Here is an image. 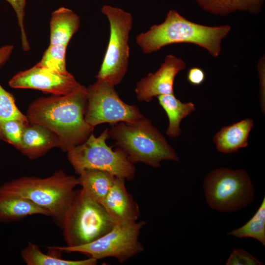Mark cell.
<instances>
[{
  "mask_svg": "<svg viewBox=\"0 0 265 265\" xmlns=\"http://www.w3.org/2000/svg\"><path fill=\"white\" fill-rule=\"evenodd\" d=\"M110 126V137L133 163L142 162L158 168L164 160L179 161L176 152L144 116L133 121H122Z\"/></svg>",
  "mask_w": 265,
  "mask_h": 265,
  "instance_id": "obj_4",
  "label": "cell"
},
{
  "mask_svg": "<svg viewBox=\"0 0 265 265\" xmlns=\"http://www.w3.org/2000/svg\"><path fill=\"white\" fill-rule=\"evenodd\" d=\"M34 214L49 216L46 211L26 198L0 194V222L17 221Z\"/></svg>",
  "mask_w": 265,
  "mask_h": 265,
  "instance_id": "obj_17",
  "label": "cell"
},
{
  "mask_svg": "<svg viewBox=\"0 0 265 265\" xmlns=\"http://www.w3.org/2000/svg\"><path fill=\"white\" fill-rule=\"evenodd\" d=\"M125 181L117 177L101 203L116 224L136 222L140 215L139 206L127 191Z\"/></svg>",
  "mask_w": 265,
  "mask_h": 265,
  "instance_id": "obj_13",
  "label": "cell"
},
{
  "mask_svg": "<svg viewBox=\"0 0 265 265\" xmlns=\"http://www.w3.org/2000/svg\"><path fill=\"white\" fill-rule=\"evenodd\" d=\"M28 123L18 120H9L0 122V140L12 145L18 149L21 143L24 128Z\"/></svg>",
  "mask_w": 265,
  "mask_h": 265,
  "instance_id": "obj_25",
  "label": "cell"
},
{
  "mask_svg": "<svg viewBox=\"0 0 265 265\" xmlns=\"http://www.w3.org/2000/svg\"><path fill=\"white\" fill-rule=\"evenodd\" d=\"M80 25V17L72 10L65 7L55 10L51 14L50 21V44L67 46Z\"/></svg>",
  "mask_w": 265,
  "mask_h": 265,
  "instance_id": "obj_16",
  "label": "cell"
},
{
  "mask_svg": "<svg viewBox=\"0 0 265 265\" xmlns=\"http://www.w3.org/2000/svg\"><path fill=\"white\" fill-rule=\"evenodd\" d=\"M186 66L181 58L172 54L166 56L156 72L148 74L137 83L135 88L137 99L150 103L155 97L174 93L175 78Z\"/></svg>",
  "mask_w": 265,
  "mask_h": 265,
  "instance_id": "obj_12",
  "label": "cell"
},
{
  "mask_svg": "<svg viewBox=\"0 0 265 265\" xmlns=\"http://www.w3.org/2000/svg\"><path fill=\"white\" fill-rule=\"evenodd\" d=\"M79 175V185L90 197L101 204L117 177L107 171L96 169H83Z\"/></svg>",
  "mask_w": 265,
  "mask_h": 265,
  "instance_id": "obj_18",
  "label": "cell"
},
{
  "mask_svg": "<svg viewBox=\"0 0 265 265\" xmlns=\"http://www.w3.org/2000/svg\"><path fill=\"white\" fill-rule=\"evenodd\" d=\"M12 6L17 16L18 23L20 28L21 35V44L23 50L27 52L30 50V45L28 42L24 28V19L26 0H5Z\"/></svg>",
  "mask_w": 265,
  "mask_h": 265,
  "instance_id": "obj_26",
  "label": "cell"
},
{
  "mask_svg": "<svg viewBox=\"0 0 265 265\" xmlns=\"http://www.w3.org/2000/svg\"><path fill=\"white\" fill-rule=\"evenodd\" d=\"M238 238H252L265 246V197L252 217L242 226L227 233Z\"/></svg>",
  "mask_w": 265,
  "mask_h": 265,
  "instance_id": "obj_22",
  "label": "cell"
},
{
  "mask_svg": "<svg viewBox=\"0 0 265 265\" xmlns=\"http://www.w3.org/2000/svg\"><path fill=\"white\" fill-rule=\"evenodd\" d=\"M102 13L107 18L110 35L107 48L97 80L115 86L124 78L129 66L130 33L133 26V17L128 12L118 7L104 5Z\"/></svg>",
  "mask_w": 265,
  "mask_h": 265,
  "instance_id": "obj_7",
  "label": "cell"
},
{
  "mask_svg": "<svg viewBox=\"0 0 265 265\" xmlns=\"http://www.w3.org/2000/svg\"><path fill=\"white\" fill-rule=\"evenodd\" d=\"M115 224L102 204L81 188L76 190L61 228L66 246L75 247L97 239Z\"/></svg>",
  "mask_w": 265,
  "mask_h": 265,
  "instance_id": "obj_5",
  "label": "cell"
},
{
  "mask_svg": "<svg viewBox=\"0 0 265 265\" xmlns=\"http://www.w3.org/2000/svg\"><path fill=\"white\" fill-rule=\"evenodd\" d=\"M87 105L85 120L91 127L108 123L110 125L139 119L143 115L135 105L126 104L120 98L114 86L97 80L86 88Z\"/></svg>",
  "mask_w": 265,
  "mask_h": 265,
  "instance_id": "obj_10",
  "label": "cell"
},
{
  "mask_svg": "<svg viewBox=\"0 0 265 265\" xmlns=\"http://www.w3.org/2000/svg\"><path fill=\"white\" fill-rule=\"evenodd\" d=\"M86 87L65 95L41 97L27 109L29 122L46 128L58 137L59 148L68 152L83 143L94 128L85 121Z\"/></svg>",
  "mask_w": 265,
  "mask_h": 265,
  "instance_id": "obj_1",
  "label": "cell"
},
{
  "mask_svg": "<svg viewBox=\"0 0 265 265\" xmlns=\"http://www.w3.org/2000/svg\"><path fill=\"white\" fill-rule=\"evenodd\" d=\"M54 147L59 148V143L54 133L42 125L29 122L24 128L18 150L28 158L35 159Z\"/></svg>",
  "mask_w": 265,
  "mask_h": 265,
  "instance_id": "obj_14",
  "label": "cell"
},
{
  "mask_svg": "<svg viewBox=\"0 0 265 265\" xmlns=\"http://www.w3.org/2000/svg\"><path fill=\"white\" fill-rule=\"evenodd\" d=\"M9 120H18L26 123L29 121L15 104L14 97L0 84V122Z\"/></svg>",
  "mask_w": 265,
  "mask_h": 265,
  "instance_id": "obj_24",
  "label": "cell"
},
{
  "mask_svg": "<svg viewBox=\"0 0 265 265\" xmlns=\"http://www.w3.org/2000/svg\"><path fill=\"white\" fill-rule=\"evenodd\" d=\"M145 225L143 221L115 224L110 231L88 244L75 247H52L61 252L83 253L97 261L113 257L122 263L143 252L144 248L139 237Z\"/></svg>",
  "mask_w": 265,
  "mask_h": 265,
  "instance_id": "obj_9",
  "label": "cell"
},
{
  "mask_svg": "<svg viewBox=\"0 0 265 265\" xmlns=\"http://www.w3.org/2000/svg\"><path fill=\"white\" fill-rule=\"evenodd\" d=\"M231 30L229 25L209 26L187 20L177 11L170 10L164 21L154 25L136 37V43L145 54L176 43H191L206 49L212 56H218L221 42Z\"/></svg>",
  "mask_w": 265,
  "mask_h": 265,
  "instance_id": "obj_2",
  "label": "cell"
},
{
  "mask_svg": "<svg viewBox=\"0 0 265 265\" xmlns=\"http://www.w3.org/2000/svg\"><path fill=\"white\" fill-rule=\"evenodd\" d=\"M188 82L193 85L201 84L205 80V74L204 71L198 67L190 68L187 74Z\"/></svg>",
  "mask_w": 265,
  "mask_h": 265,
  "instance_id": "obj_28",
  "label": "cell"
},
{
  "mask_svg": "<svg viewBox=\"0 0 265 265\" xmlns=\"http://www.w3.org/2000/svg\"><path fill=\"white\" fill-rule=\"evenodd\" d=\"M14 88L32 89L53 95H65L84 87L71 73L61 74L38 63L32 67L20 71L9 81Z\"/></svg>",
  "mask_w": 265,
  "mask_h": 265,
  "instance_id": "obj_11",
  "label": "cell"
},
{
  "mask_svg": "<svg viewBox=\"0 0 265 265\" xmlns=\"http://www.w3.org/2000/svg\"><path fill=\"white\" fill-rule=\"evenodd\" d=\"M226 265H260L262 263L242 249H234L228 258Z\"/></svg>",
  "mask_w": 265,
  "mask_h": 265,
  "instance_id": "obj_27",
  "label": "cell"
},
{
  "mask_svg": "<svg viewBox=\"0 0 265 265\" xmlns=\"http://www.w3.org/2000/svg\"><path fill=\"white\" fill-rule=\"evenodd\" d=\"M205 11L215 15L225 16L237 10L253 13L261 9L264 0H194Z\"/></svg>",
  "mask_w": 265,
  "mask_h": 265,
  "instance_id": "obj_20",
  "label": "cell"
},
{
  "mask_svg": "<svg viewBox=\"0 0 265 265\" xmlns=\"http://www.w3.org/2000/svg\"><path fill=\"white\" fill-rule=\"evenodd\" d=\"M203 188L209 206L221 212L244 208L252 202L255 194L251 179L243 169H215L206 177Z\"/></svg>",
  "mask_w": 265,
  "mask_h": 265,
  "instance_id": "obj_8",
  "label": "cell"
},
{
  "mask_svg": "<svg viewBox=\"0 0 265 265\" xmlns=\"http://www.w3.org/2000/svg\"><path fill=\"white\" fill-rule=\"evenodd\" d=\"M159 103L165 111L169 121L165 133L171 138H176L181 133L180 124L183 119L195 110L192 102L183 103L174 93L157 97Z\"/></svg>",
  "mask_w": 265,
  "mask_h": 265,
  "instance_id": "obj_19",
  "label": "cell"
},
{
  "mask_svg": "<svg viewBox=\"0 0 265 265\" xmlns=\"http://www.w3.org/2000/svg\"><path fill=\"white\" fill-rule=\"evenodd\" d=\"M14 46L7 45L0 47V66L4 64L9 59L13 50Z\"/></svg>",
  "mask_w": 265,
  "mask_h": 265,
  "instance_id": "obj_29",
  "label": "cell"
},
{
  "mask_svg": "<svg viewBox=\"0 0 265 265\" xmlns=\"http://www.w3.org/2000/svg\"><path fill=\"white\" fill-rule=\"evenodd\" d=\"M67 46L61 44H50L38 63L51 70L61 73H69L66 69Z\"/></svg>",
  "mask_w": 265,
  "mask_h": 265,
  "instance_id": "obj_23",
  "label": "cell"
},
{
  "mask_svg": "<svg viewBox=\"0 0 265 265\" xmlns=\"http://www.w3.org/2000/svg\"><path fill=\"white\" fill-rule=\"evenodd\" d=\"M110 138L108 129L98 137L92 132L82 144L67 152L69 161L76 173L85 169H96L110 172L116 177L133 180L136 168L126 154L116 147L113 150L106 143Z\"/></svg>",
  "mask_w": 265,
  "mask_h": 265,
  "instance_id": "obj_6",
  "label": "cell"
},
{
  "mask_svg": "<svg viewBox=\"0 0 265 265\" xmlns=\"http://www.w3.org/2000/svg\"><path fill=\"white\" fill-rule=\"evenodd\" d=\"M79 185L78 178L63 170L50 177L22 176L0 186V194L26 198L46 211L61 228L66 212Z\"/></svg>",
  "mask_w": 265,
  "mask_h": 265,
  "instance_id": "obj_3",
  "label": "cell"
},
{
  "mask_svg": "<svg viewBox=\"0 0 265 265\" xmlns=\"http://www.w3.org/2000/svg\"><path fill=\"white\" fill-rule=\"evenodd\" d=\"M21 257L27 265H95L97 260L89 257L80 260L63 259L53 254H44L36 244L29 242L21 251Z\"/></svg>",
  "mask_w": 265,
  "mask_h": 265,
  "instance_id": "obj_21",
  "label": "cell"
},
{
  "mask_svg": "<svg viewBox=\"0 0 265 265\" xmlns=\"http://www.w3.org/2000/svg\"><path fill=\"white\" fill-rule=\"evenodd\" d=\"M253 126V120L248 118L222 128L213 138L217 150L230 154L248 146V138Z\"/></svg>",
  "mask_w": 265,
  "mask_h": 265,
  "instance_id": "obj_15",
  "label": "cell"
}]
</instances>
